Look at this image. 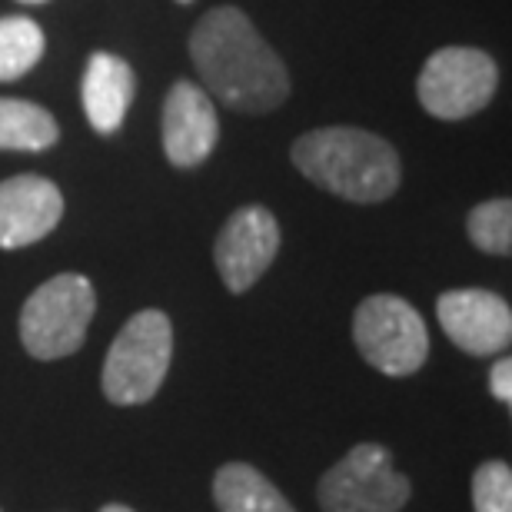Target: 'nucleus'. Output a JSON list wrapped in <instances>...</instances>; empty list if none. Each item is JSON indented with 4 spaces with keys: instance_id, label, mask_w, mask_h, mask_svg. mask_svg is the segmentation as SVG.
I'll list each match as a JSON object with an SVG mask.
<instances>
[{
    "instance_id": "obj_1",
    "label": "nucleus",
    "mask_w": 512,
    "mask_h": 512,
    "mask_svg": "<svg viewBox=\"0 0 512 512\" xmlns=\"http://www.w3.org/2000/svg\"><path fill=\"white\" fill-rule=\"evenodd\" d=\"M190 57L200 80L223 107L240 114H270L290 97L280 54L237 7H217L190 34Z\"/></svg>"
},
{
    "instance_id": "obj_9",
    "label": "nucleus",
    "mask_w": 512,
    "mask_h": 512,
    "mask_svg": "<svg viewBox=\"0 0 512 512\" xmlns=\"http://www.w3.org/2000/svg\"><path fill=\"white\" fill-rule=\"evenodd\" d=\"M436 316L443 333L469 356H496L512 340V310L499 293L449 290L439 296Z\"/></svg>"
},
{
    "instance_id": "obj_11",
    "label": "nucleus",
    "mask_w": 512,
    "mask_h": 512,
    "mask_svg": "<svg viewBox=\"0 0 512 512\" xmlns=\"http://www.w3.org/2000/svg\"><path fill=\"white\" fill-rule=\"evenodd\" d=\"M64 217V197L50 180L20 173L0 183V250L44 240Z\"/></svg>"
},
{
    "instance_id": "obj_5",
    "label": "nucleus",
    "mask_w": 512,
    "mask_h": 512,
    "mask_svg": "<svg viewBox=\"0 0 512 512\" xmlns=\"http://www.w3.org/2000/svg\"><path fill=\"white\" fill-rule=\"evenodd\" d=\"M356 350L386 376H413L429 356V333L413 303L393 293H376L356 306Z\"/></svg>"
},
{
    "instance_id": "obj_8",
    "label": "nucleus",
    "mask_w": 512,
    "mask_h": 512,
    "mask_svg": "<svg viewBox=\"0 0 512 512\" xmlns=\"http://www.w3.org/2000/svg\"><path fill=\"white\" fill-rule=\"evenodd\" d=\"M280 253V223L266 207H240L223 223L213 256L230 293H247Z\"/></svg>"
},
{
    "instance_id": "obj_17",
    "label": "nucleus",
    "mask_w": 512,
    "mask_h": 512,
    "mask_svg": "<svg viewBox=\"0 0 512 512\" xmlns=\"http://www.w3.org/2000/svg\"><path fill=\"white\" fill-rule=\"evenodd\" d=\"M476 512H512V469L503 459H489L473 473Z\"/></svg>"
},
{
    "instance_id": "obj_21",
    "label": "nucleus",
    "mask_w": 512,
    "mask_h": 512,
    "mask_svg": "<svg viewBox=\"0 0 512 512\" xmlns=\"http://www.w3.org/2000/svg\"><path fill=\"white\" fill-rule=\"evenodd\" d=\"M180 4H190V0H180Z\"/></svg>"
},
{
    "instance_id": "obj_20",
    "label": "nucleus",
    "mask_w": 512,
    "mask_h": 512,
    "mask_svg": "<svg viewBox=\"0 0 512 512\" xmlns=\"http://www.w3.org/2000/svg\"><path fill=\"white\" fill-rule=\"evenodd\" d=\"M24 4H44V0H24Z\"/></svg>"
},
{
    "instance_id": "obj_4",
    "label": "nucleus",
    "mask_w": 512,
    "mask_h": 512,
    "mask_svg": "<svg viewBox=\"0 0 512 512\" xmlns=\"http://www.w3.org/2000/svg\"><path fill=\"white\" fill-rule=\"evenodd\" d=\"M173 360V323L160 310H140L130 316L117 340L110 343L104 373V393L117 406H140L157 396Z\"/></svg>"
},
{
    "instance_id": "obj_15",
    "label": "nucleus",
    "mask_w": 512,
    "mask_h": 512,
    "mask_svg": "<svg viewBox=\"0 0 512 512\" xmlns=\"http://www.w3.org/2000/svg\"><path fill=\"white\" fill-rule=\"evenodd\" d=\"M44 57V30L30 17H0V80H17Z\"/></svg>"
},
{
    "instance_id": "obj_16",
    "label": "nucleus",
    "mask_w": 512,
    "mask_h": 512,
    "mask_svg": "<svg viewBox=\"0 0 512 512\" xmlns=\"http://www.w3.org/2000/svg\"><path fill=\"white\" fill-rule=\"evenodd\" d=\"M466 230H469V240L483 253L509 256L512 253V203L506 197L479 203V207H473V213H469Z\"/></svg>"
},
{
    "instance_id": "obj_10",
    "label": "nucleus",
    "mask_w": 512,
    "mask_h": 512,
    "mask_svg": "<svg viewBox=\"0 0 512 512\" xmlns=\"http://www.w3.org/2000/svg\"><path fill=\"white\" fill-rule=\"evenodd\" d=\"M220 137L217 107L190 80H177L163 100V153L173 167H197L213 153Z\"/></svg>"
},
{
    "instance_id": "obj_6",
    "label": "nucleus",
    "mask_w": 512,
    "mask_h": 512,
    "mask_svg": "<svg viewBox=\"0 0 512 512\" xmlns=\"http://www.w3.org/2000/svg\"><path fill=\"white\" fill-rule=\"evenodd\" d=\"M499 87V67L486 50L443 47L419 70L416 94L426 114L439 120H466L479 114Z\"/></svg>"
},
{
    "instance_id": "obj_18",
    "label": "nucleus",
    "mask_w": 512,
    "mask_h": 512,
    "mask_svg": "<svg viewBox=\"0 0 512 512\" xmlns=\"http://www.w3.org/2000/svg\"><path fill=\"white\" fill-rule=\"evenodd\" d=\"M489 393H493L499 403H512V360L509 356H499L493 373H489Z\"/></svg>"
},
{
    "instance_id": "obj_12",
    "label": "nucleus",
    "mask_w": 512,
    "mask_h": 512,
    "mask_svg": "<svg viewBox=\"0 0 512 512\" xmlns=\"http://www.w3.org/2000/svg\"><path fill=\"white\" fill-rule=\"evenodd\" d=\"M133 84L137 80H133V67L127 60L107 54V50L90 54L84 70V87H80L90 127L97 133H114L124 124L127 110L133 104Z\"/></svg>"
},
{
    "instance_id": "obj_2",
    "label": "nucleus",
    "mask_w": 512,
    "mask_h": 512,
    "mask_svg": "<svg viewBox=\"0 0 512 512\" xmlns=\"http://www.w3.org/2000/svg\"><path fill=\"white\" fill-rule=\"evenodd\" d=\"M293 163L316 187L350 203H380L399 187V157L360 127H320L293 143Z\"/></svg>"
},
{
    "instance_id": "obj_7",
    "label": "nucleus",
    "mask_w": 512,
    "mask_h": 512,
    "mask_svg": "<svg viewBox=\"0 0 512 512\" xmlns=\"http://www.w3.org/2000/svg\"><path fill=\"white\" fill-rule=\"evenodd\" d=\"M409 493L413 483L396 473L393 459L376 443L353 446L316 486L323 512H399Z\"/></svg>"
},
{
    "instance_id": "obj_19",
    "label": "nucleus",
    "mask_w": 512,
    "mask_h": 512,
    "mask_svg": "<svg viewBox=\"0 0 512 512\" xmlns=\"http://www.w3.org/2000/svg\"><path fill=\"white\" fill-rule=\"evenodd\" d=\"M100 512H133V509H127V506H120V503H110V506H104Z\"/></svg>"
},
{
    "instance_id": "obj_13",
    "label": "nucleus",
    "mask_w": 512,
    "mask_h": 512,
    "mask_svg": "<svg viewBox=\"0 0 512 512\" xmlns=\"http://www.w3.org/2000/svg\"><path fill=\"white\" fill-rule=\"evenodd\" d=\"M220 512H296L286 496L250 463H227L213 476Z\"/></svg>"
},
{
    "instance_id": "obj_14",
    "label": "nucleus",
    "mask_w": 512,
    "mask_h": 512,
    "mask_svg": "<svg viewBox=\"0 0 512 512\" xmlns=\"http://www.w3.org/2000/svg\"><path fill=\"white\" fill-rule=\"evenodd\" d=\"M60 137L57 120L47 114V107H37L30 100L0 97V150H24L37 153L54 147Z\"/></svg>"
},
{
    "instance_id": "obj_3",
    "label": "nucleus",
    "mask_w": 512,
    "mask_h": 512,
    "mask_svg": "<svg viewBox=\"0 0 512 512\" xmlns=\"http://www.w3.org/2000/svg\"><path fill=\"white\" fill-rule=\"evenodd\" d=\"M94 310V283L80 273H60L27 296L17 323L20 343L34 360H64L84 346Z\"/></svg>"
}]
</instances>
